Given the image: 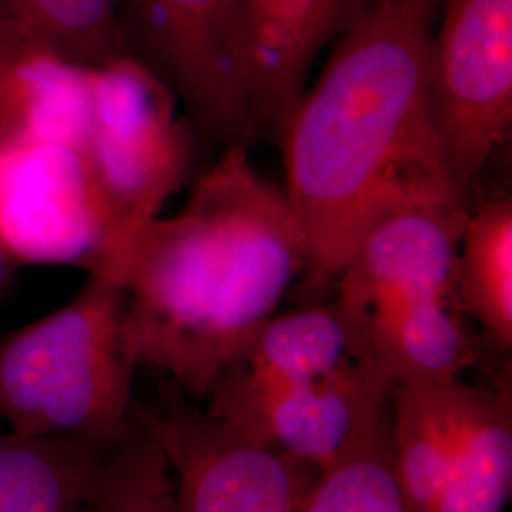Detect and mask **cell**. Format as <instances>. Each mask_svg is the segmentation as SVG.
Returning a JSON list of instances; mask_svg holds the SVG:
<instances>
[{"mask_svg":"<svg viewBox=\"0 0 512 512\" xmlns=\"http://www.w3.org/2000/svg\"><path fill=\"white\" fill-rule=\"evenodd\" d=\"M0 247L19 266L97 272L103 222L80 145L0 137Z\"/></svg>","mask_w":512,"mask_h":512,"instance_id":"cell-10","label":"cell"},{"mask_svg":"<svg viewBox=\"0 0 512 512\" xmlns=\"http://www.w3.org/2000/svg\"><path fill=\"white\" fill-rule=\"evenodd\" d=\"M126 294L88 275L73 298L0 336V418L10 433L114 446L133 421V374L124 334Z\"/></svg>","mask_w":512,"mask_h":512,"instance_id":"cell-5","label":"cell"},{"mask_svg":"<svg viewBox=\"0 0 512 512\" xmlns=\"http://www.w3.org/2000/svg\"><path fill=\"white\" fill-rule=\"evenodd\" d=\"M71 512H92L90 511V507H82V509H76V511Z\"/></svg>","mask_w":512,"mask_h":512,"instance_id":"cell-20","label":"cell"},{"mask_svg":"<svg viewBox=\"0 0 512 512\" xmlns=\"http://www.w3.org/2000/svg\"><path fill=\"white\" fill-rule=\"evenodd\" d=\"M359 0H239L234 57L256 133L281 129L319 50L342 33Z\"/></svg>","mask_w":512,"mask_h":512,"instance_id":"cell-12","label":"cell"},{"mask_svg":"<svg viewBox=\"0 0 512 512\" xmlns=\"http://www.w3.org/2000/svg\"><path fill=\"white\" fill-rule=\"evenodd\" d=\"M437 4L359 0L325 71L279 133L283 192L315 285L342 272L359 226L380 203L414 190L456 192L429 99Z\"/></svg>","mask_w":512,"mask_h":512,"instance_id":"cell-1","label":"cell"},{"mask_svg":"<svg viewBox=\"0 0 512 512\" xmlns=\"http://www.w3.org/2000/svg\"><path fill=\"white\" fill-rule=\"evenodd\" d=\"M88 67L0 18V137L82 145Z\"/></svg>","mask_w":512,"mask_h":512,"instance_id":"cell-13","label":"cell"},{"mask_svg":"<svg viewBox=\"0 0 512 512\" xmlns=\"http://www.w3.org/2000/svg\"><path fill=\"white\" fill-rule=\"evenodd\" d=\"M114 446L0 435V512H71L88 507Z\"/></svg>","mask_w":512,"mask_h":512,"instance_id":"cell-14","label":"cell"},{"mask_svg":"<svg viewBox=\"0 0 512 512\" xmlns=\"http://www.w3.org/2000/svg\"><path fill=\"white\" fill-rule=\"evenodd\" d=\"M131 414L162 448L183 512H298L308 484L291 456L256 446L181 399L133 404Z\"/></svg>","mask_w":512,"mask_h":512,"instance_id":"cell-11","label":"cell"},{"mask_svg":"<svg viewBox=\"0 0 512 512\" xmlns=\"http://www.w3.org/2000/svg\"><path fill=\"white\" fill-rule=\"evenodd\" d=\"M389 406L404 511L503 512L512 492L509 385H397Z\"/></svg>","mask_w":512,"mask_h":512,"instance_id":"cell-7","label":"cell"},{"mask_svg":"<svg viewBox=\"0 0 512 512\" xmlns=\"http://www.w3.org/2000/svg\"><path fill=\"white\" fill-rule=\"evenodd\" d=\"M469 205L454 190L401 192L359 226L336 302L397 385L448 384L476 363L454 270Z\"/></svg>","mask_w":512,"mask_h":512,"instance_id":"cell-4","label":"cell"},{"mask_svg":"<svg viewBox=\"0 0 512 512\" xmlns=\"http://www.w3.org/2000/svg\"><path fill=\"white\" fill-rule=\"evenodd\" d=\"M454 289L459 310L475 317L495 351L512 348V200L494 198L469 209L461 230Z\"/></svg>","mask_w":512,"mask_h":512,"instance_id":"cell-15","label":"cell"},{"mask_svg":"<svg viewBox=\"0 0 512 512\" xmlns=\"http://www.w3.org/2000/svg\"><path fill=\"white\" fill-rule=\"evenodd\" d=\"M440 158L463 202L512 122V0H448L429 50Z\"/></svg>","mask_w":512,"mask_h":512,"instance_id":"cell-8","label":"cell"},{"mask_svg":"<svg viewBox=\"0 0 512 512\" xmlns=\"http://www.w3.org/2000/svg\"><path fill=\"white\" fill-rule=\"evenodd\" d=\"M179 97L133 55L88 67L82 158L103 222L95 277L116 283L131 239L188 181L194 128Z\"/></svg>","mask_w":512,"mask_h":512,"instance_id":"cell-6","label":"cell"},{"mask_svg":"<svg viewBox=\"0 0 512 512\" xmlns=\"http://www.w3.org/2000/svg\"><path fill=\"white\" fill-rule=\"evenodd\" d=\"M298 512H406L395 473L391 423L319 469Z\"/></svg>","mask_w":512,"mask_h":512,"instance_id":"cell-17","label":"cell"},{"mask_svg":"<svg viewBox=\"0 0 512 512\" xmlns=\"http://www.w3.org/2000/svg\"><path fill=\"white\" fill-rule=\"evenodd\" d=\"M304 268L285 192L256 171L245 145H226L183 209L148 222L124 253L116 283L131 359L207 397Z\"/></svg>","mask_w":512,"mask_h":512,"instance_id":"cell-2","label":"cell"},{"mask_svg":"<svg viewBox=\"0 0 512 512\" xmlns=\"http://www.w3.org/2000/svg\"><path fill=\"white\" fill-rule=\"evenodd\" d=\"M19 264L0 247V311L4 308L8 296L14 289Z\"/></svg>","mask_w":512,"mask_h":512,"instance_id":"cell-19","label":"cell"},{"mask_svg":"<svg viewBox=\"0 0 512 512\" xmlns=\"http://www.w3.org/2000/svg\"><path fill=\"white\" fill-rule=\"evenodd\" d=\"M88 507L92 512H183L162 448L135 418L110 450Z\"/></svg>","mask_w":512,"mask_h":512,"instance_id":"cell-18","label":"cell"},{"mask_svg":"<svg viewBox=\"0 0 512 512\" xmlns=\"http://www.w3.org/2000/svg\"><path fill=\"white\" fill-rule=\"evenodd\" d=\"M239 0H116L129 54L175 92L192 124L226 145H247L255 122L234 57Z\"/></svg>","mask_w":512,"mask_h":512,"instance_id":"cell-9","label":"cell"},{"mask_svg":"<svg viewBox=\"0 0 512 512\" xmlns=\"http://www.w3.org/2000/svg\"><path fill=\"white\" fill-rule=\"evenodd\" d=\"M8 19L84 67L129 54L116 0H0Z\"/></svg>","mask_w":512,"mask_h":512,"instance_id":"cell-16","label":"cell"},{"mask_svg":"<svg viewBox=\"0 0 512 512\" xmlns=\"http://www.w3.org/2000/svg\"><path fill=\"white\" fill-rule=\"evenodd\" d=\"M391 391L365 334L332 300L272 315L220 370L205 414L323 469L384 429Z\"/></svg>","mask_w":512,"mask_h":512,"instance_id":"cell-3","label":"cell"}]
</instances>
